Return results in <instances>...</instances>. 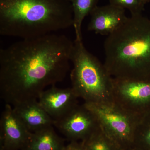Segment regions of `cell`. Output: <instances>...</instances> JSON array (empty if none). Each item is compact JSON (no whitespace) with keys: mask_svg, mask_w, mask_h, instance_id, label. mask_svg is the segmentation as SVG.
<instances>
[{"mask_svg":"<svg viewBox=\"0 0 150 150\" xmlns=\"http://www.w3.org/2000/svg\"><path fill=\"white\" fill-rule=\"evenodd\" d=\"M16 115L31 133L54 125V121L37 99L18 103L13 106Z\"/></svg>","mask_w":150,"mask_h":150,"instance_id":"obj_11","label":"cell"},{"mask_svg":"<svg viewBox=\"0 0 150 150\" xmlns=\"http://www.w3.org/2000/svg\"><path fill=\"white\" fill-rule=\"evenodd\" d=\"M104 64L113 78L150 79V19L131 15L108 35Z\"/></svg>","mask_w":150,"mask_h":150,"instance_id":"obj_3","label":"cell"},{"mask_svg":"<svg viewBox=\"0 0 150 150\" xmlns=\"http://www.w3.org/2000/svg\"><path fill=\"white\" fill-rule=\"evenodd\" d=\"M113 101L129 114L141 118L150 111V79L113 78Z\"/></svg>","mask_w":150,"mask_h":150,"instance_id":"obj_6","label":"cell"},{"mask_svg":"<svg viewBox=\"0 0 150 150\" xmlns=\"http://www.w3.org/2000/svg\"><path fill=\"white\" fill-rule=\"evenodd\" d=\"M84 104L96 115L105 134L122 149L134 144L135 131L141 118L129 114L114 103Z\"/></svg>","mask_w":150,"mask_h":150,"instance_id":"obj_5","label":"cell"},{"mask_svg":"<svg viewBox=\"0 0 150 150\" xmlns=\"http://www.w3.org/2000/svg\"><path fill=\"white\" fill-rule=\"evenodd\" d=\"M109 2L112 5L129 10L131 15L142 14L145 4L141 0H109Z\"/></svg>","mask_w":150,"mask_h":150,"instance_id":"obj_16","label":"cell"},{"mask_svg":"<svg viewBox=\"0 0 150 150\" xmlns=\"http://www.w3.org/2000/svg\"><path fill=\"white\" fill-rule=\"evenodd\" d=\"M98 0H69L72 7L76 38L82 40L81 27L84 19L97 6Z\"/></svg>","mask_w":150,"mask_h":150,"instance_id":"obj_13","label":"cell"},{"mask_svg":"<svg viewBox=\"0 0 150 150\" xmlns=\"http://www.w3.org/2000/svg\"><path fill=\"white\" fill-rule=\"evenodd\" d=\"M89 150H123L105 134L101 127L83 142Z\"/></svg>","mask_w":150,"mask_h":150,"instance_id":"obj_14","label":"cell"},{"mask_svg":"<svg viewBox=\"0 0 150 150\" xmlns=\"http://www.w3.org/2000/svg\"><path fill=\"white\" fill-rule=\"evenodd\" d=\"M63 150H89L83 142H71Z\"/></svg>","mask_w":150,"mask_h":150,"instance_id":"obj_17","label":"cell"},{"mask_svg":"<svg viewBox=\"0 0 150 150\" xmlns=\"http://www.w3.org/2000/svg\"><path fill=\"white\" fill-rule=\"evenodd\" d=\"M65 146L64 139L58 136L51 126L32 133L23 150H63Z\"/></svg>","mask_w":150,"mask_h":150,"instance_id":"obj_12","label":"cell"},{"mask_svg":"<svg viewBox=\"0 0 150 150\" xmlns=\"http://www.w3.org/2000/svg\"><path fill=\"white\" fill-rule=\"evenodd\" d=\"M134 144L141 150H150V111L142 116L138 122Z\"/></svg>","mask_w":150,"mask_h":150,"instance_id":"obj_15","label":"cell"},{"mask_svg":"<svg viewBox=\"0 0 150 150\" xmlns=\"http://www.w3.org/2000/svg\"><path fill=\"white\" fill-rule=\"evenodd\" d=\"M31 132L22 122L10 104H6L0 119L1 150H23Z\"/></svg>","mask_w":150,"mask_h":150,"instance_id":"obj_8","label":"cell"},{"mask_svg":"<svg viewBox=\"0 0 150 150\" xmlns=\"http://www.w3.org/2000/svg\"><path fill=\"white\" fill-rule=\"evenodd\" d=\"M124 150H141L139 148L137 147V146L134 144L132 146H130V147L127 148L126 149Z\"/></svg>","mask_w":150,"mask_h":150,"instance_id":"obj_18","label":"cell"},{"mask_svg":"<svg viewBox=\"0 0 150 150\" xmlns=\"http://www.w3.org/2000/svg\"><path fill=\"white\" fill-rule=\"evenodd\" d=\"M54 126L71 142H83L100 127L96 115L84 103L78 105L64 118L54 121Z\"/></svg>","mask_w":150,"mask_h":150,"instance_id":"obj_7","label":"cell"},{"mask_svg":"<svg viewBox=\"0 0 150 150\" xmlns=\"http://www.w3.org/2000/svg\"><path fill=\"white\" fill-rule=\"evenodd\" d=\"M74 42L54 33L24 39L0 50V95L6 104L38 99L70 69Z\"/></svg>","mask_w":150,"mask_h":150,"instance_id":"obj_1","label":"cell"},{"mask_svg":"<svg viewBox=\"0 0 150 150\" xmlns=\"http://www.w3.org/2000/svg\"><path fill=\"white\" fill-rule=\"evenodd\" d=\"M144 4H145L146 3L148 2L150 0H141Z\"/></svg>","mask_w":150,"mask_h":150,"instance_id":"obj_19","label":"cell"},{"mask_svg":"<svg viewBox=\"0 0 150 150\" xmlns=\"http://www.w3.org/2000/svg\"><path fill=\"white\" fill-rule=\"evenodd\" d=\"M90 15L88 30L107 36L121 26L127 18L124 9L110 4L97 6L91 13Z\"/></svg>","mask_w":150,"mask_h":150,"instance_id":"obj_10","label":"cell"},{"mask_svg":"<svg viewBox=\"0 0 150 150\" xmlns=\"http://www.w3.org/2000/svg\"><path fill=\"white\" fill-rule=\"evenodd\" d=\"M72 88L86 103H114L113 77L104 64L86 49L82 40L75 39L71 55Z\"/></svg>","mask_w":150,"mask_h":150,"instance_id":"obj_4","label":"cell"},{"mask_svg":"<svg viewBox=\"0 0 150 150\" xmlns=\"http://www.w3.org/2000/svg\"><path fill=\"white\" fill-rule=\"evenodd\" d=\"M78 97L73 88L51 86L40 94L39 104L54 121H58L69 113L78 104Z\"/></svg>","mask_w":150,"mask_h":150,"instance_id":"obj_9","label":"cell"},{"mask_svg":"<svg viewBox=\"0 0 150 150\" xmlns=\"http://www.w3.org/2000/svg\"><path fill=\"white\" fill-rule=\"evenodd\" d=\"M73 24L69 0H0V34L4 36L35 38Z\"/></svg>","mask_w":150,"mask_h":150,"instance_id":"obj_2","label":"cell"}]
</instances>
